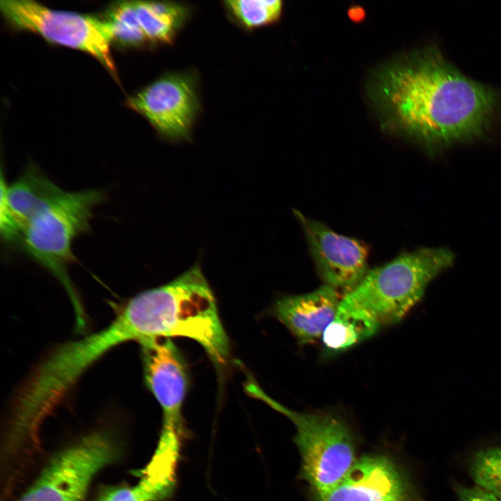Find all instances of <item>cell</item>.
Listing matches in <instances>:
<instances>
[{"label": "cell", "mask_w": 501, "mask_h": 501, "mask_svg": "<svg viewBox=\"0 0 501 501\" xmlns=\"http://www.w3.org/2000/svg\"><path fill=\"white\" fill-rule=\"evenodd\" d=\"M315 501H422L405 470L383 454L358 459L346 477Z\"/></svg>", "instance_id": "8fae6325"}, {"label": "cell", "mask_w": 501, "mask_h": 501, "mask_svg": "<svg viewBox=\"0 0 501 501\" xmlns=\"http://www.w3.org/2000/svg\"><path fill=\"white\" fill-rule=\"evenodd\" d=\"M341 299L336 290L323 285L308 293L278 299L272 312L297 341L305 344L321 337Z\"/></svg>", "instance_id": "4fadbf2b"}, {"label": "cell", "mask_w": 501, "mask_h": 501, "mask_svg": "<svg viewBox=\"0 0 501 501\" xmlns=\"http://www.w3.org/2000/svg\"><path fill=\"white\" fill-rule=\"evenodd\" d=\"M138 343L146 385L162 410L161 436L182 440L186 435L182 413L188 387L186 363L169 338L147 339Z\"/></svg>", "instance_id": "9c48e42d"}, {"label": "cell", "mask_w": 501, "mask_h": 501, "mask_svg": "<svg viewBox=\"0 0 501 501\" xmlns=\"http://www.w3.org/2000/svg\"><path fill=\"white\" fill-rule=\"evenodd\" d=\"M140 25L149 42L171 44L189 13L184 4L171 1H134Z\"/></svg>", "instance_id": "9a60e30c"}, {"label": "cell", "mask_w": 501, "mask_h": 501, "mask_svg": "<svg viewBox=\"0 0 501 501\" xmlns=\"http://www.w3.org/2000/svg\"><path fill=\"white\" fill-rule=\"evenodd\" d=\"M273 409L294 424V443L301 456V478L314 496L322 495L340 484L358 458L353 434L345 420L333 412L299 413L273 400Z\"/></svg>", "instance_id": "5b68a950"}, {"label": "cell", "mask_w": 501, "mask_h": 501, "mask_svg": "<svg viewBox=\"0 0 501 501\" xmlns=\"http://www.w3.org/2000/svg\"><path fill=\"white\" fill-rule=\"evenodd\" d=\"M0 186V232L10 247L20 241L32 216L64 191L33 164L10 184L1 171Z\"/></svg>", "instance_id": "7c38bea8"}, {"label": "cell", "mask_w": 501, "mask_h": 501, "mask_svg": "<svg viewBox=\"0 0 501 501\" xmlns=\"http://www.w3.org/2000/svg\"><path fill=\"white\" fill-rule=\"evenodd\" d=\"M456 491L461 501H500L493 494L478 486H458Z\"/></svg>", "instance_id": "ffe728a7"}, {"label": "cell", "mask_w": 501, "mask_h": 501, "mask_svg": "<svg viewBox=\"0 0 501 501\" xmlns=\"http://www.w3.org/2000/svg\"><path fill=\"white\" fill-rule=\"evenodd\" d=\"M468 467L477 486L501 501V446L477 451L470 458Z\"/></svg>", "instance_id": "ac0fdd59"}, {"label": "cell", "mask_w": 501, "mask_h": 501, "mask_svg": "<svg viewBox=\"0 0 501 501\" xmlns=\"http://www.w3.org/2000/svg\"><path fill=\"white\" fill-rule=\"evenodd\" d=\"M370 90L383 127L434 153L484 136L501 114V92L465 76L434 45L384 67Z\"/></svg>", "instance_id": "6da1fadb"}, {"label": "cell", "mask_w": 501, "mask_h": 501, "mask_svg": "<svg viewBox=\"0 0 501 501\" xmlns=\"http://www.w3.org/2000/svg\"><path fill=\"white\" fill-rule=\"evenodd\" d=\"M223 3L234 19L247 29L276 22L283 10V2L280 0H232Z\"/></svg>", "instance_id": "e0dca14e"}, {"label": "cell", "mask_w": 501, "mask_h": 501, "mask_svg": "<svg viewBox=\"0 0 501 501\" xmlns=\"http://www.w3.org/2000/svg\"><path fill=\"white\" fill-rule=\"evenodd\" d=\"M305 234L318 275L340 294L353 291L369 271L367 246L325 224L295 212Z\"/></svg>", "instance_id": "30bf717a"}, {"label": "cell", "mask_w": 501, "mask_h": 501, "mask_svg": "<svg viewBox=\"0 0 501 501\" xmlns=\"http://www.w3.org/2000/svg\"><path fill=\"white\" fill-rule=\"evenodd\" d=\"M454 255L444 248H421L369 269L342 298L369 312L382 326L399 323L419 302L430 283L450 267Z\"/></svg>", "instance_id": "277c9868"}, {"label": "cell", "mask_w": 501, "mask_h": 501, "mask_svg": "<svg viewBox=\"0 0 501 501\" xmlns=\"http://www.w3.org/2000/svg\"><path fill=\"white\" fill-rule=\"evenodd\" d=\"M105 199V192L101 189L64 190L32 216L18 247L62 284L78 318L84 317V312L67 272L75 260L72 244L78 236L89 231L95 208Z\"/></svg>", "instance_id": "3957f363"}, {"label": "cell", "mask_w": 501, "mask_h": 501, "mask_svg": "<svg viewBox=\"0 0 501 501\" xmlns=\"http://www.w3.org/2000/svg\"><path fill=\"white\" fill-rule=\"evenodd\" d=\"M134 486H112L102 490L95 501H162L169 498L175 488L141 476Z\"/></svg>", "instance_id": "d6986e66"}, {"label": "cell", "mask_w": 501, "mask_h": 501, "mask_svg": "<svg viewBox=\"0 0 501 501\" xmlns=\"http://www.w3.org/2000/svg\"><path fill=\"white\" fill-rule=\"evenodd\" d=\"M381 327L369 312L342 298L321 340L327 351L340 352L372 337Z\"/></svg>", "instance_id": "5bb4252c"}, {"label": "cell", "mask_w": 501, "mask_h": 501, "mask_svg": "<svg viewBox=\"0 0 501 501\" xmlns=\"http://www.w3.org/2000/svg\"><path fill=\"white\" fill-rule=\"evenodd\" d=\"M116 456L107 435L84 436L54 456L18 501H81L95 475Z\"/></svg>", "instance_id": "52a82bcc"}, {"label": "cell", "mask_w": 501, "mask_h": 501, "mask_svg": "<svg viewBox=\"0 0 501 501\" xmlns=\"http://www.w3.org/2000/svg\"><path fill=\"white\" fill-rule=\"evenodd\" d=\"M0 10L13 27L37 33L51 43L85 52L116 75L111 54L112 28L103 17L53 9L29 0H1Z\"/></svg>", "instance_id": "8992f818"}, {"label": "cell", "mask_w": 501, "mask_h": 501, "mask_svg": "<svg viewBox=\"0 0 501 501\" xmlns=\"http://www.w3.org/2000/svg\"><path fill=\"white\" fill-rule=\"evenodd\" d=\"M146 339L144 316L133 296L106 328L62 344L45 357L25 380L26 394L38 406L53 410L100 357L120 344Z\"/></svg>", "instance_id": "7a4b0ae2"}, {"label": "cell", "mask_w": 501, "mask_h": 501, "mask_svg": "<svg viewBox=\"0 0 501 501\" xmlns=\"http://www.w3.org/2000/svg\"><path fill=\"white\" fill-rule=\"evenodd\" d=\"M103 17L111 26L113 42L134 47L148 42L138 22L134 1L113 3L106 10Z\"/></svg>", "instance_id": "2e32d148"}, {"label": "cell", "mask_w": 501, "mask_h": 501, "mask_svg": "<svg viewBox=\"0 0 501 501\" xmlns=\"http://www.w3.org/2000/svg\"><path fill=\"white\" fill-rule=\"evenodd\" d=\"M127 106L143 116L163 138L189 141L200 104L194 77L188 73L166 74L127 100Z\"/></svg>", "instance_id": "ba28073f"}]
</instances>
